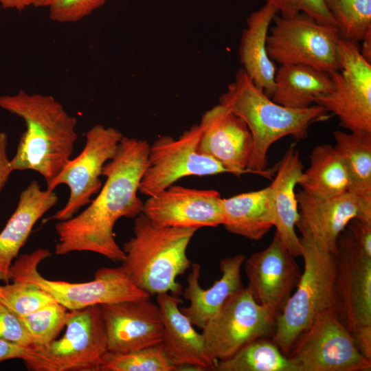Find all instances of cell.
<instances>
[{
    "label": "cell",
    "instance_id": "obj_1",
    "mask_svg": "<svg viewBox=\"0 0 371 371\" xmlns=\"http://www.w3.org/2000/svg\"><path fill=\"white\" fill-rule=\"evenodd\" d=\"M149 149L146 140L122 137L114 156L103 166L106 181L97 196L80 213L56 224V255L90 251L122 261L124 253L116 243L114 227L120 218H135L142 212L144 202L137 192Z\"/></svg>",
    "mask_w": 371,
    "mask_h": 371
},
{
    "label": "cell",
    "instance_id": "obj_2",
    "mask_svg": "<svg viewBox=\"0 0 371 371\" xmlns=\"http://www.w3.org/2000/svg\"><path fill=\"white\" fill-rule=\"evenodd\" d=\"M0 107L26 127L10 159L12 170H34L49 185L71 159L78 137L76 118L53 96L24 91L0 96Z\"/></svg>",
    "mask_w": 371,
    "mask_h": 371
},
{
    "label": "cell",
    "instance_id": "obj_3",
    "mask_svg": "<svg viewBox=\"0 0 371 371\" xmlns=\"http://www.w3.org/2000/svg\"><path fill=\"white\" fill-rule=\"evenodd\" d=\"M219 104L247 124L253 140L247 169L249 173L267 178L275 173V170H267V152L273 143L286 136L304 139L313 124L330 117L328 112L317 104L290 109L275 102L253 83L243 68L220 96Z\"/></svg>",
    "mask_w": 371,
    "mask_h": 371
},
{
    "label": "cell",
    "instance_id": "obj_4",
    "mask_svg": "<svg viewBox=\"0 0 371 371\" xmlns=\"http://www.w3.org/2000/svg\"><path fill=\"white\" fill-rule=\"evenodd\" d=\"M197 229L161 227L143 213L134 221V236L122 247V267L131 280L150 296L179 294L177 278L190 267L188 245Z\"/></svg>",
    "mask_w": 371,
    "mask_h": 371
},
{
    "label": "cell",
    "instance_id": "obj_5",
    "mask_svg": "<svg viewBox=\"0 0 371 371\" xmlns=\"http://www.w3.org/2000/svg\"><path fill=\"white\" fill-rule=\"evenodd\" d=\"M304 269L282 312L272 341L286 356L300 335L322 312L336 308V256L313 241L300 238Z\"/></svg>",
    "mask_w": 371,
    "mask_h": 371
},
{
    "label": "cell",
    "instance_id": "obj_6",
    "mask_svg": "<svg viewBox=\"0 0 371 371\" xmlns=\"http://www.w3.org/2000/svg\"><path fill=\"white\" fill-rule=\"evenodd\" d=\"M51 255L45 248L19 255L10 267V280L34 283L69 311L150 297L131 280L122 266L100 268L95 272L93 280L85 282L47 279L39 273L38 267Z\"/></svg>",
    "mask_w": 371,
    "mask_h": 371
},
{
    "label": "cell",
    "instance_id": "obj_7",
    "mask_svg": "<svg viewBox=\"0 0 371 371\" xmlns=\"http://www.w3.org/2000/svg\"><path fill=\"white\" fill-rule=\"evenodd\" d=\"M336 309L359 351L371 359V256L348 229L337 239Z\"/></svg>",
    "mask_w": 371,
    "mask_h": 371
},
{
    "label": "cell",
    "instance_id": "obj_8",
    "mask_svg": "<svg viewBox=\"0 0 371 371\" xmlns=\"http://www.w3.org/2000/svg\"><path fill=\"white\" fill-rule=\"evenodd\" d=\"M63 336L23 363L33 371H100L109 352L100 305L69 311Z\"/></svg>",
    "mask_w": 371,
    "mask_h": 371
},
{
    "label": "cell",
    "instance_id": "obj_9",
    "mask_svg": "<svg viewBox=\"0 0 371 371\" xmlns=\"http://www.w3.org/2000/svg\"><path fill=\"white\" fill-rule=\"evenodd\" d=\"M295 371H370L371 359L358 349L335 308L320 313L288 356Z\"/></svg>",
    "mask_w": 371,
    "mask_h": 371
},
{
    "label": "cell",
    "instance_id": "obj_10",
    "mask_svg": "<svg viewBox=\"0 0 371 371\" xmlns=\"http://www.w3.org/2000/svg\"><path fill=\"white\" fill-rule=\"evenodd\" d=\"M267 37V52L274 63L303 64L328 73L339 69L340 35L335 26L323 25L304 13L292 18L276 14Z\"/></svg>",
    "mask_w": 371,
    "mask_h": 371
},
{
    "label": "cell",
    "instance_id": "obj_11",
    "mask_svg": "<svg viewBox=\"0 0 371 371\" xmlns=\"http://www.w3.org/2000/svg\"><path fill=\"white\" fill-rule=\"evenodd\" d=\"M359 48L340 38L339 69L329 74L333 88L314 102L337 116L340 125L350 131L371 132V64Z\"/></svg>",
    "mask_w": 371,
    "mask_h": 371
},
{
    "label": "cell",
    "instance_id": "obj_12",
    "mask_svg": "<svg viewBox=\"0 0 371 371\" xmlns=\"http://www.w3.org/2000/svg\"><path fill=\"white\" fill-rule=\"evenodd\" d=\"M277 316L257 303L247 288L231 295L202 329L211 357L225 359L249 342L273 335Z\"/></svg>",
    "mask_w": 371,
    "mask_h": 371
},
{
    "label": "cell",
    "instance_id": "obj_13",
    "mask_svg": "<svg viewBox=\"0 0 371 371\" xmlns=\"http://www.w3.org/2000/svg\"><path fill=\"white\" fill-rule=\"evenodd\" d=\"M200 135L199 124H194L177 139L163 135L150 145L148 166L139 192L150 196L185 177L228 173L218 161L198 151Z\"/></svg>",
    "mask_w": 371,
    "mask_h": 371
},
{
    "label": "cell",
    "instance_id": "obj_14",
    "mask_svg": "<svg viewBox=\"0 0 371 371\" xmlns=\"http://www.w3.org/2000/svg\"><path fill=\"white\" fill-rule=\"evenodd\" d=\"M123 136L117 129L102 124H95L88 131L81 153L70 159L58 176L47 186V189L52 191L61 184L67 185L69 189L66 204L50 219H69L91 203V197L102 186L100 177L103 166L114 156Z\"/></svg>",
    "mask_w": 371,
    "mask_h": 371
},
{
    "label": "cell",
    "instance_id": "obj_15",
    "mask_svg": "<svg viewBox=\"0 0 371 371\" xmlns=\"http://www.w3.org/2000/svg\"><path fill=\"white\" fill-rule=\"evenodd\" d=\"M299 218L296 224L302 238L336 255L337 239L353 218L371 221V198L351 192L329 199L315 198L296 192Z\"/></svg>",
    "mask_w": 371,
    "mask_h": 371
},
{
    "label": "cell",
    "instance_id": "obj_16",
    "mask_svg": "<svg viewBox=\"0 0 371 371\" xmlns=\"http://www.w3.org/2000/svg\"><path fill=\"white\" fill-rule=\"evenodd\" d=\"M142 213L161 227L198 229L225 222L223 199L218 191L175 185L148 196Z\"/></svg>",
    "mask_w": 371,
    "mask_h": 371
},
{
    "label": "cell",
    "instance_id": "obj_17",
    "mask_svg": "<svg viewBox=\"0 0 371 371\" xmlns=\"http://www.w3.org/2000/svg\"><path fill=\"white\" fill-rule=\"evenodd\" d=\"M278 236L269 245L245 258L246 287L256 302L275 312L283 310L300 276V269Z\"/></svg>",
    "mask_w": 371,
    "mask_h": 371
},
{
    "label": "cell",
    "instance_id": "obj_18",
    "mask_svg": "<svg viewBox=\"0 0 371 371\" xmlns=\"http://www.w3.org/2000/svg\"><path fill=\"white\" fill-rule=\"evenodd\" d=\"M100 308L109 352H126L160 344L161 313L150 298L103 304Z\"/></svg>",
    "mask_w": 371,
    "mask_h": 371
},
{
    "label": "cell",
    "instance_id": "obj_19",
    "mask_svg": "<svg viewBox=\"0 0 371 371\" xmlns=\"http://www.w3.org/2000/svg\"><path fill=\"white\" fill-rule=\"evenodd\" d=\"M198 151L221 163L235 176L247 169L253 140L245 122L227 107L218 104L202 116Z\"/></svg>",
    "mask_w": 371,
    "mask_h": 371
},
{
    "label": "cell",
    "instance_id": "obj_20",
    "mask_svg": "<svg viewBox=\"0 0 371 371\" xmlns=\"http://www.w3.org/2000/svg\"><path fill=\"white\" fill-rule=\"evenodd\" d=\"M156 299L164 324L160 345L169 361L179 370L190 366L212 370L217 361L211 357L203 334L195 330L181 311V299L168 293L157 294Z\"/></svg>",
    "mask_w": 371,
    "mask_h": 371
},
{
    "label": "cell",
    "instance_id": "obj_21",
    "mask_svg": "<svg viewBox=\"0 0 371 371\" xmlns=\"http://www.w3.org/2000/svg\"><path fill=\"white\" fill-rule=\"evenodd\" d=\"M57 194L32 180L21 192L16 207L0 232V281L10 282V267L36 223L58 202Z\"/></svg>",
    "mask_w": 371,
    "mask_h": 371
},
{
    "label": "cell",
    "instance_id": "obj_22",
    "mask_svg": "<svg viewBox=\"0 0 371 371\" xmlns=\"http://www.w3.org/2000/svg\"><path fill=\"white\" fill-rule=\"evenodd\" d=\"M246 256L237 254L222 259L219 267L222 276L207 289L199 284L201 265L192 263V271L188 276V286L183 295L190 302L189 306L180 308L193 326L203 329L218 311L225 300L244 288L241 279V267Z\"/></svg>",
    "mask_w": 371,
    "mask_h": 371
},
{
    "label": "cell",
    "instance_id": "obj_23",
    "mask_svg": "<svg viewBox=\"0 0 371 371\" xmlns=\"http://www.w3.org/2000/svg\"><path fill=\"white\" fill-rule=\"evenodd\" d=\"M304 166L297 149L291 144L275 168V178L270 184L273 192L276 234L294 257L302 256V247L295 233L299 218L295 188Z\"/></svg>",
    "mask_w": 371,
    "mask_h": 371
},
{
    "label": "cell",
    "instance_id": "obj_24",
    "mask_svg": "<svg viewBox=\"0 0 371 371\" xmlns=\"http://www.w3.org/2000/svg\"><path fill=\"white\" fill-rule=\"evenodd\" d=\"M278 14L276 8L266 3L247 19L240 46V60L243 69L253 83L271 98L274 90L276 66L267 52V37L274 16Z\"/></svg>",
    "mask_w": 371,
    "mask_h": 371
},
{
    "label": "cell",
    "instance_id": "obj_25",
    "mask_svg": "<svg viewBox=\"0 0 371 371\" xmlns=\"http://www.w3.org/2000/svg\"><path fill=\"white\" fill-rule=\"evenodd\" d=\"M223 225L232 234L259 240L273 226L274 207L270 185L223 199Z\"/></svg>",
    "mask_w": 371,
    "mask_h": 371
},
{
    "label": "cell",
    "instance_id": "obj_26",
    "mask_svg": "<svg viewBox=\"0 0 371 371\" xmlns=\"http://www.w3.org/2000/svg\"><path fill=\"white\" fill-rule=\"evenodd\" d=\"M271 99L290 109H305L315 99L330 92L333 80L329 73L303 64H284L276 70Z\"/></svg>",
    "mask_w": 371,
    "mask_h": 371
},
{
    "label": "cell",
    "instance_id": "obj_27",
    "mask_svg": "<svg viewBox=\"0 0 371 371\" xmlns=\"http://www.w3.org/2000/svg\"><path fill=\"white\" fill-rule=\"evenodd\" d=\"M310 160V166L303 171L297 183L302 190L317 199H329L349 191L346 166L334 146L327 144L316 146Z\"/></svg>",
    "mask_w": 371,
    "mask_h": 371
},
{
    "label": "cell",
    "instance_id": "obj_28",
    "mask_svg": "<svg viewBox=\"0 0 371 371\" xmlns=\"http://www.w3.org/2000/svg\"><path fill=\"white\" fill-rule=\"evenodd\" d=\"M333 137L348 172L349 192L371 198V132L336 131Z\"/></svg>",
    "mask_w": 371,
    "mask_h": 371
},
{
    "label": "cell",
    "instance_id": "obj_29",
    "mask_svg": "<svg viewBox=\"0 0 371 371\" xmlns=\"http://www.w3.org/2000/svg\"><path fill=\"white\" fill-rule=\"evenodd\" d=\"M215 371H295L288 356L272 341L257 339L232 357L217 361Z\"/></svg>",
    "mask_w": 371,
    "mask_h": 371
},
{
    "label": "cell",
    "instance_id": "obj_30",
    "mask_svg": "<svg viewBox=\"0 0 371 371\" xmlns=\"http://www.w3.org/2000/svg\"><path fill=\"white\" fill-rule=\"evenodd\" d=\"M340 38L359 44L371 30V0H324Z\"/></svg>",
    "mask_w": 371,
    "mask_h": 371
},
{
    "label": "cell",
    "instance_id": "obj_31",
    "mask_svg": "<svg viewBox=\"0 0 371 371\" xmlns=\"http://www.w3.org/2000/svg\"><path fill=\"white\" fill-rule=\"evenodd\" d=\"M69 310L57 302L25 315L19 316L27 329L34 349L43 350L65 327Z\"/></svg>",
    "mask_w": 371,
    "mask_h": 371
},
{
    "label": "cell",
    "instance_id": "obj_32",
    "mask_svg": "<svg viewBox=\"0 0 371 371\" xmlns=\"http://www.w3.org/2000/svg\"><path fill=\"white\" fill-rule=\"evenodd\" d=\"M179 369L166 357L160 344L126 352H108L100 371H175Z\"/></svg>",
    "mask_w": 371,
    "mask_h": 371
},
{
    "label": "cell",
    "instance_id": "obj_33",
    "mask_svg": "<svg viewBox=\"0 0 371 371\" xmlns=\"http://www.w3.org/2000/svg\"><path fill=\"white\" fill-rule=\"evenodd\" d=\"M0 301L19 316L30 314L56 302L34 283L21 280L0 284Z\"/></svg>",
    "mask_w": 371,
    "mask_h": 371
},
{
    "label": "cell",
    "instance_id": "obj_34",
    "mask_svg": "<svg viewBox=\"0 0 371 371\" xmlns=\"http://www.w3.org/2000/svg\"><path fill=\"white\" fill-rule=\"evenodd\" d=\"M266 3L276 8L282 18L304 13L319 23L336 27L324 0H266Z\"/></svg>",
    "mask_w": 371,
    "mask_h": 371
},
{
    "label": "cell",
    "instance_id": "obj_35",
    "mask_svg": "<svg viewBox=\"0 0 371 371\" xmlns=\"http://www.w3.org/2000/svg\"><path fill=\"white\" fill-rule=\"evenodd\" d=\"M107 0H53L48 7L49 18L58 23L80 21L101 7Z\"/></svg>",
    "mask_w": 371,
    "mask_h": 371
},
{
    "label": "cell",
    "instance_id": "obj_36",
    "mask_svg": "<svg viewBox=\"0 0 371 371\" xmlns=\"http://www.w3.org/2000/svg\"><path fill=\"white\" fill-rule=\"evenodd\" d=\"M0 338L34 349L19 317L0 301Z\"/></svg>",
    "mask_w": 371,
    "mask_h": 371
},
{
    "label": "cell",
    "instance_id": "obj_37",
    "mask_svg": "<svg viewBox=\"0 0 371 371\" xmlns=\"http://www.w3.org/2000/svg\"><path fill=\"white\" fill-rule=\"evenodd\" d=\"M347 227L354 240L371 256V221L353 218Z\"/></svg>",
    "mask_w": 371,
    "mask_h": 371
},
{
    "label": "cell",
    "instance_id": "obj_38",
    "mask_svg": "<svg viewBox=\"0 0 371 371\" xmlns=\"http://www.w3.org/2000/svg\"><path fill=\"white\" fill-rule=\"evenodd\" d=\"M33 349L0 338V363L14 359L24 361L30 357Z\"/></svg>",
    "mask_w": 371,
    "mask_h": 371
},
{
    "label": "cell",
    "instance_id": "obj_39",
    "mask_svg": "<svg viewBox=\"0 0 371 371\" xmlns=\"http://www.w3.org/2000/svg\"><path fill=\"white\" fill-rule=\"evenodd\" d=\"M8 135L4 132H0V192L13 172L7 155Z\"/></svg>",
    "mask_w": 371,
    "mask_h": 371
},
{
    "label": "cell",
    "instance_id": "obj_40",
    "mask_svg": "<svg viewBox=\"0 0 371 371\" xmlns=\"http://www.w3.org/2000/svg\"><path fill=\"white\" fill-rule=\"evenodd\" d=\"M34 2L35 0H0L3 8L16 10H23L30 5H34Z\"/></svg>",
    "mask_w": 371,
    "mask_h": 371
},
{
    "label": "cell",
    "instance_id": "obj_41",
    "mask_svg": "<svg viewBox=\"0 0 371 371\" xmlns=\"http://www.w3.org/2000/svg\"><path fill=\"white\" fill-rule=\"evenodd\" d=\"M362 46L359 48L361 56L371 64V30H368L361 40Z\"/></svg>",
    "mask_w": 371,
    "mask_h": 371
},
{
    "label": "cell",
    "instance_id": "obj_42",
    "mask_svg": "<svg viewBox=\"0 0 371 371\" xmlns=\"http://www.w3.org/2000/svg\"><path fill=\"white\" fill-rule=\"evenodd\" d=\"M53 0H35V2L34 3V7L36 8H44L47 7L48 8L49 5L52 3Z\"/></svg>",
    "mask_w": 371,
    "mask_h": 371
}]
</instances>
